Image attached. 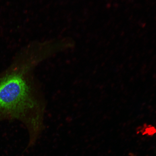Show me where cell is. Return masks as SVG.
<instances>
[{"mask_svg":"<svg viewBox=\"0 0 156 156\" xmlns=\"http://www.w3.org/2000/svg\"><path fill=\"white\" fill-rule=\"evenodd\" d=\"M26 69L15 70L0 76V119L20 118L29 130L36 131L43 126V107Z\"/></svg>","mask_w":156,"mask_h":156,"instance_id":"1","label":"cell"},{"mask_svg":"<svg viewBox=\"0 0 156 156\" xmlns=\"http://www.w3.org/2000/svg\"><path fill=\"white\" fill-rule=\"evenodd\" d=\"M134 156V155H131V156Z\"/></svg>","mask_w":156,"mask_h":156,"instance_id":"2","label":"cell"}]
</instances>
